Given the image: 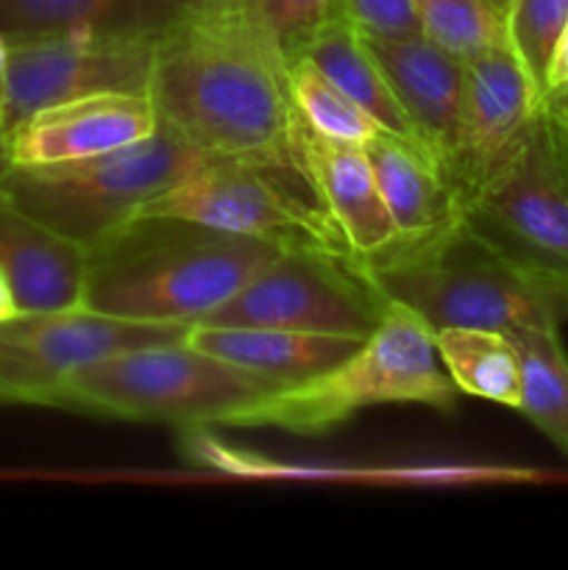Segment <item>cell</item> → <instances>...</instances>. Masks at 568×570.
Here are the masks:
<instances>
[{"label": "cell", "mask_w": 568, "mask_h": 570, "mask_svg": "<svg viewBox=\"0 0 568 570\" xmlns=\"http://www.w3.org/2000/svg\"><path fill=\"white\" fill-rule=\"evenodd\" d=\"M301 59L310 61L334 87L343 89L360 109H365L379 122V128H384L390 134H399V137L415 139V131H412L404 109L399 106L393 89L384 81V72L379 70L376 59L368 50L365 37L351 26L349 17H334L306 45Z\"/></svg>", "instance_id": "cell-19"}, {"label": "cell", "mask_w": 568, "mask_h": 570, "mask_svg": "<svg viewBox=\"0 0 568 570\" xmlns=\"http://www.w3.org/2000/svg\"><path fill=\"white\" fill-rule=\"evenodd\" d=\"M466 215L543 265L568 271V111L540 100Z\"/></svg>", "instance_id": "cell-9"}, {"label": "cell", "mask_w": 568, "mask_h": 570, "mask_svg": "<svg viewBox=\"0 0 568 570\" xmlns=\"http://www.w3.org/2000/svg\"><path fill=\"white\" fill-rule=\"evenodd\" d=\"M566 26L568 0H510L505 9L507 42L540 92Z\"/></svg>", "instance_id": "cell-25"}, {"label": "cell", "mask_w": 568, "mask_h": 570, "mask_svg": "<svg viewBox=\"0 0 568 570\" xmlns=\"http://www.w3.org/2000/svg\"><path fill=\"white\" fill-rule=\"evenodd\" d=\"M421 31L466 61L507 39L505 11L490 0H412Z\"/></svg>", "instance_id": "cell-24"}, {"label": "cell", "mask_w": 568, "mask_h": 570, "mask_svg": "<svg viewBox=\"0 0 568 570\" xmlns=\"http://www.w3.org/2000/svg\"><path fill=\"white\" fill-rule=\"evenodd\" d=\"M176 20L148 0H0L3 39L61 31L156 33Z\"/></svg>", "instance_id": "cell-20"}, {"label": "cell", "mask_w": 568, "mask_h": 570, "mask_svg": "<svg viewBox=\"0 0 568 570\" xmlns=\"http://www.w3.org/2000/svg\"><path fill=\"white\" fill-rule=\"evenodd\" d=\"M354 265L384 301L415 312L432 332L568 321V271L521 254L466 212L432 237L395 243Z\"/></svg>", "instance_id": "cell-2"}, {"label": "cell", "mask_w": 568, "mask_h": 570, "mask_svg": "<svg viewBox=\"0 0 568 570\" xmlns=\"http://www.w3.org/2000/svg\"><path fill=\"white\" fill-rule=\"evenodd\" d=\"M159 115L148 92H95L33 111L0 134L6 165L39 167L109 154L150 137Z\"/></svg>", "instance_id": "cell-14"}, {"label": "cell", "mask_w": 568, "mask_h": 570, "mask_svg": "<svg viewBox=\"0 0 568 570\" xmlns=\"http://www.w3.org/2000/svg\"><path fill=\"white\" fill-rule=\"evenodd\" d=\"M540 100L568 111V26L566 31H562L560 42H557L555 56H551V65H549V72H546V83H543V92H540Z\"/></svg>", "instance_id": "cell-28"}, {"label": "cell", "mask_w": 568, "mask_h": 570, "mask_svg": "<svg viewBox=\"0 0 568 570\" xmlns=\"http://www.w3.org/2000/svg\"><path fill=\"white\" fill-rule=\"evenodd\" d=\"M290 154L312 200L351 259H371L399 239L365 145L323 137L295 111Z\"/></svg>", "instance_id": "cell-13"}, {"label": "cell", "mask_w": 568, "mask_h": 570, "mask_svg": "<svg viewBox=\"0 0 568 570\" xmlns=\"http://www.w3.org/2000/svg\"><path fill=\"white\" fill-rule=\"evenodd\" d=\"M84 245L28 215L0 184V267L20 312L78 309L87 276Z\"/></svg>", "instance_id": "cell-16"}, {"label": "cell", "mask_w": 568, "mask_h": 570, "mask_svg": "<svg viewBox=\"0 0 568 570\" xmlns=\"http://www.w3.org/2000/svg\"><path fill=\"white\" fill-rule=\"evenodd\" d=\"M388 301L354 259L317 245H287L243 289L198 323L271 326L365 340Z\"/></svg>", "instance_id": "cell-8"}, {"label": "cell", "mask_w": 568, "mask_h": 570, "mask_svg": "<svg viewBox=\"0 0 568 570\" xmlns=\"http://www.w3.org/2000/svg\"><path fill=\"white\" fill-rule=\"evenodd\" d=\"M273 387L187 340L137 345L67 373L45 406L167 426H232Z\"/></svg>", "instance_id": "cell-5"}, {"label": "cell", "mask_w": 568, "mask_h": 570, "mask_svg": "<svg viewBox=\"0 0 568 570\" xmlns=\"http://www.w3.org/2000/svg\"><path fill=\"white\" fill-rule=\"evenodd\" d=\"M209 159V154L159 122L150 137L87 159L14 167L0 156V184L28 215L92 248Z\"/></svg>", "instance_id": "cell-6"}, {"label": "cell", "mask_w": 568, "mask_h": 570, "mask_svg": "<svg viewBox=\"0 0 568 570\" xmlns=\"http://www.w3.org/2000/svg\"><path fill=\"white\" fill-rule=\"evenodd\" d=\"M193 348L243 367L273 390L293 387L329 371L351 354L362 340L340 334L293 332L271 326H212L193 323L184 334Z\"/></svg>", "instance_id": "cell-17"}, {"label": "cell", "mask_w": 568, "mask_h": 570, "mask_svg": "<svg viewBox=\"0 0 568 570\" xmlns=\"http://www.w3.org/2000/svg\"><path fill=\"white\" fill-rule=\"evenodd\" d=\"M521 365V404L527 415L568 456V354L557 326L507 328Z\"/></svg>", "instance_id": "cell-21"}, {"label": "cell", "mask_w": 568, "mask_h": 570, "mask_svg": "<svg viewBox=\"0 0 568 570\" xmlns=\"http://www.w3.org/2000/svg\"><path fill=\"white\" fill-rule=\"evenodd\" d=\"M287 245L167 215H137L87 248L81 306L159 326H193Z\"/></svg>", "instance_id": "cell-3"}, {"label": "cell", "mask_w": 568, "mask_h": 570, "mask_svg": "<svg viewBox=\"0 0 568 570\" xmlns=\"http://www.w3.org/2000/svg\"><path fill=\"white\" fill-rule=\"evenodd\" d=\"M17 312L20 309H17L14 293H11L9 278H6L3 267H0V321H6V317H14Z\"/></svg>", "instance_id": "cell-30"}, {"label": "cell", "mask_w": 568, "mask_h": 570, "mask_svg": "<svg viewBox=\"0 0 568 570\" xmlns=\"http://www.w3.org/2000/svg\"><path fill=\"white\" fill-rule=\"evenodd\" d=\"M262 31L271 37L282 59L295 61L306 50V45L334 20L343 14L340 0H243Z\"/></svg>", "instance_id": "cell-26"}, {"label": "cell", "mask_w": 568, "mask_h": 570, "mask_svg": "<svg viewBox=\"0 0 568 570\" xmlns=\"http://www.w3.org/2000/svg\"><path fill=\"white\" fill-rule=\"evenodd\" d=\"M538 104L540 89L507 39L462 61L460 120L449 167L462 212L490 167L521 137Z\"/></svg>", "instance_id": "cell-12"}, {"label": "cell", "mask_w": 568, "mask_h": 570, "mask_svg": "<svg viewBox=\"0 0 568 570\" xmlns=\"http://www.w3.org/2000/svg\"><path fill=\"white\" fill-rule=\"evenodd\" d=\"M365 154L399 234L395 243L432 237L462 215L449 176L421 142L379 128L365 142Z\"/></svg>", "instance_id": "cell-18"}, {"label": "cell", "mask_w": 568, "mask_h": 570, "mask_svg": "<svg viewBox=\"0 0 568 570\" xmlns=\"http://www.w3.org/2000/svg\"><path fill=\"white\" fill-rule=\"evenodd\" d=\"M148 3L159 6V9L167 11V14H173V17H178V20H182V17L195 14V11L206 9L212 0H148Z\"/></svg>", "instance_id": "cell-29"}, {"label": "cell", "mask_w": 568, "mask_h": 570, "mask_svg": "<svg viewBox=\"0 0 568 570\" xmlns=\"http://www.w3.org/2000/svg\"><path fill=\"white\" fill-rule=\"evenodd\" d=\"M139 215L184 217L278 245L345 254L293 161L212 156L193 176L148 200Z\"/></svg>", "instance_id": "cell-7"}, {"label": "cell", "mask_w": 568, "mask_h": 570, "mask_svg": "<svg viewBox=\"0 0 568 570\" xmlns=\"http://www.w3.org/2000/svg\"><path fill=\"white\" fill-rule=\"evenodd\" d=\"M490 3H493V6H499V9L505 11V9H507V3H510V0H490Z\"/></svg>", "instance_id": "cell-31"}, {"label": "cell", "mask_w": 568, "mask_h": 570, "mask_svg": "<svg viewBox=\"0 0 568 570\" xmlns=\"http://www.w3.org/2000/svg\"><path fill=\"white\" fill-rule=\"evenodd\" d=\"M287 87L295 111L323 137L365 145L379 131V122L306 59L290 61Z\"/></svg>", "instance_id": "cell-23"}, {"label": "cell", "mask_w": 568, "mask_h": 570, "mask_svg": "<svg viewBox=\"0 0 568 570\" xmlns=\"http://www.w3.org/2000/svg\"><path fill=\"white\" fill-rule=\"evenodd\" d=\"M434 348L460 393L518 410L521 365L505 332L479 326H443L434 332Z\"/></svg>", "instance_id": "cell-22"}, {"label": "cell", "mask_w": 568, "mask_h": 570, "mask_svg": "<svg viewBox=\"0 0 568 570\" xmlns=\"http://www.w3.org/2000/svg\"><path fill=\"white\" fill-rule=\"evenodd\" d=\"M343 14L362 37L401 39L423 33L412 0H340Z\"/></svg>", "instance_id": "cell-27"}, {"label": "cell", "mask_w": 568, "mask_h": 570, "mask_svg": "<svg viewBox=\"0 0 568 570\" xmlns=\"http://www.w3.org/2000/svg\"><path fill=\"white\" fill-rule=\"evenodd\" d=\"M460 395L440 362L432 328L415 312L388 301L379 326L345 360L306 382L262 395L234 417L232 426L321 438L368 406L454 410Z\"/></svg>", "instance_id": "cell-4"}, {"label": "cell", "mask_w": 568, "mask_h": 570, "mask_svg": "<svg viewBox=\"0 0 568 570\" xmlns=\"http://www.w3.org/2000/svg\"><path fill=\"white\" fill-rule=\"evenodd\" d=\"M156 37L159 31H61L6 39L0 134L61 100L148 92Z\"/></svg>", "instance_id": "cell-10"}, {"label": "cell", "mask_w": 568, "mask_h": 570, "mask_svg": "<svg viewBox=\"0 0 568 570\" xmlns=\"http://www.w3.org/2000/svg\"><path fill=\"white\" fill-rule=\"evenodd\" d=\"M187 326L131 323L84 306L65 312H17L0 321V406H45L67 373L150 343L184 340Z\"/></svg>", "instance_id": "cell-11"}, {"label": "cell", "mask_w": 568, "mask_h": 570, "mask_svg": "<svg viewBox=\"0 0 568 570\" xmlns=\"http://www.w3.org/2000/svg\"><path fill=\"white\" fill-rule=\"evenodd\" d=\"M148 95L161 126L204 154L293 161L287 61L243 0L161 28Z\"/></svg>", "instance_id": "cell-1"}, {"label": "cell", "mask_w": 568, "mask_h": 570, "mask_svg": "<svg viewBox=\"0 0 568 570\" xmlns=\"http://www.w3.org/2000/svg\"><path fill=\"white\" fill-rule=\"evenodd\" d=\"M365 42L404 109L415 139L449 176L460 120L462 61L432 42L427 33L401 39L365 37Z\"/></svg>", "instance_id": "cell-15"}]
</instances>
